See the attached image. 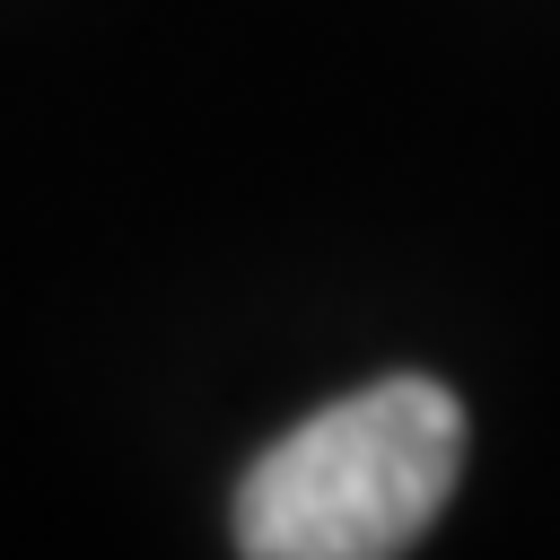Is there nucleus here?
Listing matches in <instances>:
<instances>
[{"label":"nucleus","mask_w":560,"mask_h":560,"mask_svg":"<svg viewBox=\"0 0 560 560\" xmlns=\"http://www.w3.org/2000/svg\"><path fill=\"white\" fill-rule=\"evenodd\" d=\"M464 472V402L438 376H385L298 420L236 481V551L254 560H394Z\"/></svg>","instance_id":"1"}]
</instances>
